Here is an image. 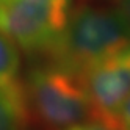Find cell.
Returning <instances> with one entry per match:
<instances>
[{
    "mask_svg": "<svg viewBox=\"0 0 130 130\" xmlns=\"http://www.w3.org/2000/svg\"><path fill=\"white\" fill-rule=\"evenodd\" d=\"M130 44V24L121 10L80 8L49 49L52 63L83 77L88 69Z\"/></svg>",
    "mask_w": 130,
    "mask_h": 130,
    "instance_id": "6da1fadb",
    "label": "cell"
},
{
    "mask_svg": "<svg viewBox=\"0 0 130 130\" xmlns=\"http://www.w3.org/2000/svg\"><path fill=\"white\" fill-rule=\"evenodd\" d=\"M24 89L27 104L50 130H64L91 119V102L83 78L53 63L30 71Z\"/></svg>",
    "mask_w": 130,
    "mask_h": 130,
    "instance_id": "7a4b0ae2",
    "label": "cell"
},
{
    "mask_svg": "<svg viewBox=\"0 0 130 130\" xmlns=\"http://www.w3.org/2000/svg\"><path fill=\"white\" fill-rule=\"evenodd\" d=\"M69 19V0H0V30L25 52H45Z\"/></svg>",
    "mask_w": 130,
    "mask_h": 130,
    "instance_id": "3957f363",
    "label": "cell"
},
{
    "mask_svg": "<svg viewBox=\"0 0 130 130\" xmlns=\"http://www.w3.org/2000/svg\"><path fill=\"white\" fill-rule=\"evenodd\" d=\"M82 78L91 102V119L121 128L119 111L130 96V44L94 64Z\"/></svg>",
    "mask_w": 130,
    "mask_h": 130,
    "instance_id": "277c9868",
    "label": "cell"
},
{
    "mask_svg": "<svg viewBox=\"0 0 130 130\" xmlns=\"http://www.w3.org/2000/svg\"><path fill=\"white\" fill-rule=\"evenodd\" d=\"M25 89L19 82L0 88V130H25L28 116Z\"/></svg>",
    "mask_w": 130,
    "mask_h": 130,
    "instance_id": "5b68a950",
    "label": "cell"
},
{
    "mask_svg": "<svg viewBox=\"0 0 130 130\" xmlns=\"http://www.w3.org/2000/svg\"><path fill=\"white\" fill-rule=\"evenodd\" d=\"M19 64L21 58L14 41L0 30V88L17 83Z\"/></svg>",
    "mask_w": 130,
    "mask_h": 130,
    "instance_id": "8992f818",
    "label": "cell"
},
{
    "mask_svg": "<svg viewBox=\"0 0 130 130\" xmlns=\"http://www.w3.org/2000/svg\"><path fill=\"white\" fill-rule=\"evenodd\" d=\"M64 130H121L118 127H113L107 122H102V121H96V119H89V121H83V122H78L75 125H71Z\"/></svg>",
    "mask_w": 130,
    "mask_h": 130,
    "instance_id": "52a82bcc",
    "label": "cell"
},
{
    "mask_svg": "<svg viewBox=\"0 0 130 130\" xmlns=\"http://www.w3.org/2000/svg\"><path fill=\"white\" fill-rule=\"evenodd\" d=\"M119 125L122 130H130V96L119 111Z\"/></svg>",
    "mask_w": 130,
    "mask_h": 130,
    "instance_id": "ba28073f",
    "label": "cell"
},
{
    "mask_svg": "<svg viewBox=\"0 0 130 130\" xmlns=\"http://www.w3.org/2000/svg\"><path fill=\"white\" fill-rule=\"evenodd\" d=\"M119 10L130 24V0H119Z\"/></svg>",
    "mask_w": 130,
    "mask_h": 130,
    "instance_id": "9c48e42d",
    "label": "cell"
}]
</instances>
